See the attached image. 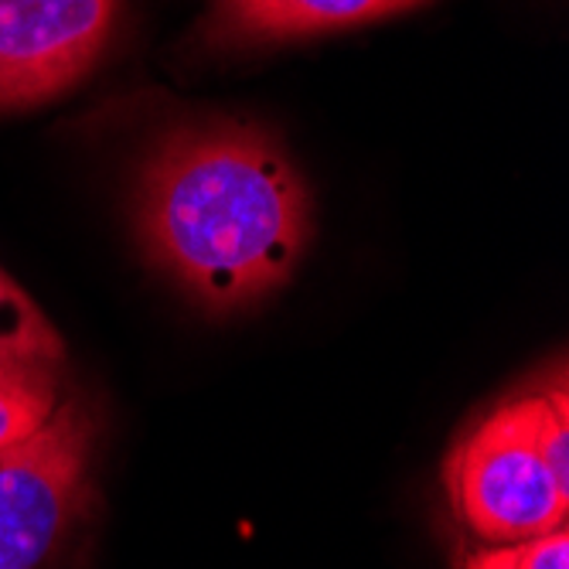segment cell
I'll use <instances>...</instances> for the list:
<instances>
[{"label":"cell","instance_id":"6da1fadb","mask_svg":"<svg viewBox=\"0 0 569 569\" xmlns=\"http://www.w3.org/2000/svg\"><path fill=\"white\" fill-rule=\"evenodd\" d=\"M137 232L198 303L236 310L290 280L310 242V194L267 130L188 123L143 161Z\"/></svg>","mask_w":569,"mask_h":569},{"label":"cell","instance_id":"7a4b0ae2","mask_svg":"<svg viewBox=\"0 0 569 569\" xmlns=\"http://www.w3.org/2000/svg\"><path fill=\"white\" fill-rule=\"evenodd\" d=\"M542 392L511 399L457 447L447 488L460 522L495 546H515L566 526L562 491L539 450Z\"/></svg>","mask_w":569,"mask_h":569},{"label":"cell","instance_id":"3957f363","mask_svg":"<svg viewBox=\"0 0 569 569\" xmlns=\"http://www.w3.org/2000/svg\"><path fill=\"white\" fill-rule=\"evenodd\" d=\"M92 417L79 399L18 447L0 450V569H41L86 498Z\"/></svg>","mask_w":569,"mask_h":569},{"label":"cell","instance_id":"277c9868","mask_svg":"<svg viewBox=\"0 0 569 569\" xmlns=\"http://www.w3.org/2000/svg\"><path fill=\"white\" fill-rule=\"evenodd\" d=\"M120 0H0V113L62 96L110 44Z\"/></svg>","mask_w":569,"mask_h":569},{"label":"cell","instance_id":"5b68a950","mask_svg":"<svg viewBox=\"0 0 569 569\" xmlns=\"http://www.w3.org/2000/svg\"><path fill=\"white\" fill-rule=\"evenodd\" d=\"M423 0H216L204 21L212 44L283 41L409 11Z\"/></svg>","mask_w":569,"mask_h":569},{"label":"cell","instance_id":"8992f818","mask_svg":"<svg viewBox=\"0 0 569 569\" xmlns=\"http://www.w3.org/2000/svg\"><path fill=\"white\" fill-rule=\"evenodd\" d=\"M59 402V369L0 361V450L34 437Z\"/></svg>","mask_w":569,"mask_h":569},{"label":"cell","instance_id":"52a82bcc","mask_svg":"<svg viewBox=\"0 0 569 569\" xmlns=\"http://www.w3.org/2000/svg\"><path fill=\"white\" fill-rule=\"evenodd\" d=\"M62 355V338L48 325L41 307L0 270V361L59 369Z\"/></svg>","mask_w":569,"mask_h":569},{"label":"cell","instance_id":"ba28073f","mask_svg":"<svg viewBox=\"0 0 569 569\" xmlns=\"http://www.w3.org/2000/svg\"><path fill=\"white\" fill-rule=\"evenodd\" d=\"M539 450L549 463V471L562 491H569V406L566 386L542 392V417H539Z\"/></svg>","mask_w":569,"mask_h":569},{"label":"cell","instance_id":"9c48e42d","mask_svg":"<svg viewBox=\"0 0 569 569\" xmlns=\"http://www.w3.org/2000/svg\"><path fill=\"white\" fill-rule=\"evenodd\" d=\"M511 549V566L515 569H569V532L566 526L532 536L526 542H515Z\"/></svg>","mask_w":569,"mask_h":569},{"label":"cell","instance_id":"30bf717a","mask_svg":"<svg viewBox=\"0 0 569 569\" xmlns=\"http://www.w3.org/2000/svg\"><path fill=\"white\" fill-rule=\"evenodd\" d=\"M468 569H515L511 566V549L508 546H495L491 552H481L468 562Z\"/></svg>","mask_w":569,"mask_h":569}]
</instances>
